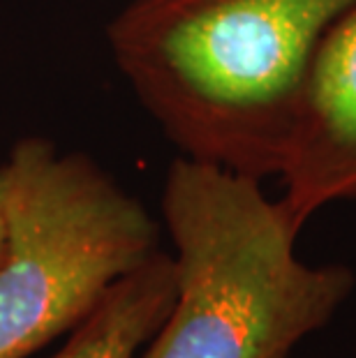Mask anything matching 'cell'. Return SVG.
I'll list each match as a JSON object with an SVG mask.
<instances>
[{"label": "cell", "mask_w": 356, "mask_h": 358, "mask_svg": "<svg viewBox=\"0 0 356 358\" xmlns=\"http://www.w3.org/2000/svg\"><path fill=\"white\" fill-rule=\"evenodd\" d=\"M176 301V262L164 250L120 278L51 358H139Z\"/></svg>", "instance_id": "cell-5"}, {"label": "cell", "mask_w": 356, "mask_h": 358, "mask_svg": "<svg viewBox=\"0 0 356 358\" xmlns=\"http://www.w3.org/2000/svg\"><path fill=\"white\" fill-rule=\"evenodd\" d=\"M278 178L301 229L327 206L356 201V3L315 51Z\"/></svg>", "instance_id": "cell-4"}, {"label": "cell", "mask_w": 356, "mask_h": 358, "mask_svg": "<svg viewBox=\"0 0 356 358\" xmlns=\"http://www.w3.org/2000/svg\"><path fill=\"white\" fill-rule=\"evenodd\" d=\"M176 301L139 358H290L356 287L345 264H308L301 227L262 180L176 157L162 182Z\"/></svg>", "instance_id": "cell-2"}, {"label": "cell", "mask_w": 356, "mask_h": 358, "mask_svg": "<svg viewBox=\"0 0 356 358\" xmlns=\"http://www.w3.org/2000/svg\"><path fill=\"white\" fill-rule=\"evenodd\" d=\"M0 164V358H28L70 333L111 285L160 252L162 227L81 150L24 136Z\"/></svg>", "instance_id": "cell-3"}, {"label": "cell", "mask_w": 356, "mask_h": 358, "mask_svg": "<svg viewBox=\"0 0 356 358\" xmlns=\"http://www.w3.org/2000/svg\"><path fill=\"white\" fill-rule=\"evenodd\" d=\"M3 199H5V178H3V164H0V257H3V248H5V208H3Z\"/></svg>", "instance_id": "cell-6"}, {"label": "cell", "mask_w": 356, "mask_h": 358, "mask_svg": "<svg viewBox=\"0 0 356 358\" xmlns=\"http://www.w3.org/2000/svg\"><path fill=\"white\" fill-rule=\"evenodd\" d=\"M356 0H130L113 65L180 157L278 178L317 47Z\"/></svg>", "instance_id": "cell-1"}]
</instances>
